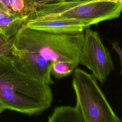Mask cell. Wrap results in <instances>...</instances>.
Segmentation results:
<instances>
[{
	"label": "cell",
	"mask_w": 122,
	"mask_h": 122,
	"mask_svg": "<svg viewBox=\"0 0 122 122\" xmlns=\"http://www.w3.org/2000/svg\"><path fill=\"white\" fill-rule=\"evenodd\" d=\"M52 100L49 84L20 71L12 55L0 57V103L5 109L37 115L48 109Z\"/></svg>",
	"instance_id": "obj_1"
},
{
	"label": "cell",
	"mask_w": 122,
	"mask_h": 122,
	"mask_svg": "<svg viewBox=\"0 0 122 122\" xmlns=\"http://www.w3.org/2000/svg\"><path fill=\"white\" fill-rule=\"evenodd\" d=\"M84 41V31L53 33L24 27L17 34L14 48L38 53L54 62L78 65Z\"/></svg>",
	"instance_id": "obj_2"
},
{
	"label": "cell",
	"mask_w": 122,
	"mask_h": 122,
	"mask_svg": "<svg viewBox=\"0 0 122 122\" xmlns=\"http://www.w3.org/2000/svg\"><path fill=\"white\" fill-rule=\"evenodd\" d=\"M122 3L107 1L91 2L59 1L36 7L28 19L56 18L86 20L92 25L120 17Z\"/></svg>",
	"instance_id": "obj_3"
},
{
	"label": "cell",
	"mask_w": 122,
	"mask_h": 122,
	"mask_svg": "<svg viewBox=\"0 0 122 122\" xmlns=\"http://www.w3.org/2000/svg\"><path fill=\"white\" fill-rule=\"evenodd\" d=\"M72 85L76 98L75 107L83 122H122L92 74L76 68L73 72Z\"/></svg>",
	"instance_id": "obj_4"
},
{
	"label": "cell",
	"mask_w": 122,
	"mask_h": 122,
	"mask_svg": "<svg viewBox=\"0 0 122 122\" xmlns=\"http://www.w3.org/2000/svg\"><path fill=\"white\" fill-rule=\"evenodd\" d=\"M79 63L85 66L101 83H103L114 70L109 51L103 44L96 31L86 29Z\"/></svg>",
	"instance_id": "obj_5"
},
{
	"label": "cell",
	"mask_w": 122,
	"mask_h": 122,
	"mask_svg": "<svg viewBox=\"0 0 122 122\" xmlns=\"http://www.w3.org/2000/svg\"><path fill=\"white\" fill-rule=\"evenodd\" d=\"M17 67L29 76L49 85L53 84L51 70L55 62L38 53L13 49L11 54Z\"/></svg>",
	"instance_id": "obj_6"
},
{
	"label": "cell",
	"mask_w": 122,
	"mask_h": 122,
	"mask_svg": "<svg viewBox=\"0 0 122 122\" xmlns=\"http://www.w3.org/2000/svg\"><path fill=\"white\" fill-rule=\"evenodd\" d=\"M92 25L86 20L41 18L28 19L25 27L53 33H73L84 31Z\"/></svg>",
	"instance_id": "obj_7"
},
{
	"label": "cell",
	"mask_w": 122,
	"mask_h": 122,
	"mask_svg": "<svg viewBox=\"0 0 122 122\" xmlns=\"http://www.w3.org/2000/svg\"><path fill=\"white\" fill-rule=\"evenodd\" d=\"M48 122H83L79 111L75 107L61 106L56 107L48 118Z\"/></svg>",
	"instance_id": "obj_8"
},
{
	"label": "cell",
	"mask_w": 122,
	"mask_h": 122,
	"mask_svg": "<svg viewBox=\"0 0 122 122\" xmlns=\"http://www.w3.org/2000/svg\"><path fill=\"white\" fill-rule=\"evenodd\" d=\"M29 17L10 15L0 19V32L9 36L16 35L26 26Z\"/></svg>",
	"instance_id": "obj_9"
},
{
	"label": "cell",
	"mask_w": 122,
	"mask_h": 122,
	"mask_svg": "<svg viewBox=\"0 0 122 122\" xmlns=\"http://www.w3.org/2000/svg\"><path fill=\"white\" fill-rule=\"evenodd\" d=\"M10 6L17 15L22 17H29L35 12L36 8L29 0H9Z\"/></svg>",
	"instance_id": "obj_10"
},
{
	"label": "cell",
	"mask_w": 122,
	"mask_h": 122,
	"mask_svg": "<svg viewBox=\"0 0 122 122\" xmlns=\"http://www.w3.org/2000/svg\"><path fill=\"white\" fill-rule=\"evenodd\" d=\"M78 65L70 62H55L51 70V75L60 79L68 76L73 72Z\"/></svg>",
	"instance_id": "obj_11"
},
{
	"label": "cell",
	"mask_w": 122,
	"mask_h": 122,
	"mask_svg": "<svg viewBox=\"0 0 122 122\" xmlns=\"http://www.w3.org/2000/svg\"><path fill=\"white\" fill-rule=\"evenodd\" d=\"M16 35L9 36L0 32V57L11 54Z\"/></svg>",
	"instance_id": "obj_12"
},
{
	"label": "cell",
	"mask_w": 122,
	"mask_h": 122,
	"mask_svg": "<svg viewBox=\"0 0 122 122\" xmlns=\"http://www.w3.org/2000/svg\"><path fill=\"white\" fill-rule=\"evenodd\" d=\"M0 10L10 15H18L13 11L9 0H0Z\"/></svg>",
	"instance_id": "obj_13"
},
{
	"label": "cell",
	"mask_w": 122,
	"mask_h": 122,
	"mask_svg": "<svg viewBox=\"0 0 122 122\" xmlns=\"http://www.w3.org/2000/svg\"><path fill=\"white\" fill-rule=\"evenodd\" d=\"M112 49L117 54L119 58L121 64V66H122L121 74L122 75V49H121V47L120 46L119 43L117 42H112Z\"/></svg>",
	"instance_id": "obj_14"
},
{
	"label": "cell",
	"mask_w": 122,
	"mask_h": 122,
	"mask_svg": "<svg viewBox=\"0 0 122 122\" xmlns=\"http://www.w3.org/2000/svg\"><path fill=\"white\" fill-rule=\"evenodd\" d=\"M29 0L32 4V5L36 8V7L42 5L51 3V2L59 1H61V0Z\"/></svg>",
	"instance_id": "obj_15"
},
{
	"label": "cell",
	"mask_w": 122,
	"mask_h": 122,
	"mask_svg": "<svg viewBox=\"0 0 122 122\" xmlns=\"http://www.w3.org/2000/svg\"><path fill=\"white\" fill-rule=\"evenodd\" d=\"M64 1H71V2H91L96 0H61Z\"/></svg>",
	"instance_id": "obj_16"
},
{
	"label": "cell",
	"mask_w": 122,
	"mask_h": 122,
	"mask_svg": "<svg viewBox=\"0 0 122 122\" xmlns=\"http://www.w3.org/2000/svg\"><path fill=\"white\" fill-rule=\"evenodd\" d=\"M111 1V2H113L115 3H122V0H96L95 1Z\"/></svg>",
	"instance_id": "obj_17"
},
{
	"label": "cell",
	"mask_w": 122,
	"mask_h": 122,
	"mask_svg": "<svg viewBox=\"0 0 122 122\" xmlns=\"http://www.w3.org/2000/svg\"><path fill=\"white\" fill-rule=\"evenodd\" d=\"M7 16H10V15L5 13L3 11H2L1 10H0V19H2L3 18Z\"/></svg>",
	"instance_id": "obj_18"
},
{
	"label": "cell",
	"mask_w": 122,
	"mask_h": 122,
	"mask_svg": "<svg viewBox=\"0 0 122 122\" xmlns=\"http://www.w3.org/2000/svg\"><path fill=\"white\" fill-rule=\"evenodd\" d=\"M5 110H6L5 108L0 103V115L1 113V112Z\"/></svg>",
	"instance_id": "obj_19"
}]
</instances>
